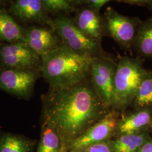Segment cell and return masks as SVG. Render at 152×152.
<instances>
[{
  "label": "cell",
  "mask_w": 152,
  "mask_h": 152,
  "mask_svg": "<svg viewBox=\"0 0 152 152\" xmlns=\"http://www.w3.org/2000/svg\"><path fill=\"white\" fill-rule=\"evenodd\" d=\"M41 100L42 122L54 129L68 144L112 110L99 96L90 76L72 86L49 88Z\"/></svg>",
  "instance_id": "obj_1"
},
{
  "label": "cell",
  "mask_w": 152,
  "mask_h": 152,
  "mask_svg": "<svg viewBox=\"0 0 152 152\" xmlns=\"http://www.w3.org/2000/svg\"><path fill=\"white\" fill-rule=\"evenodd\" d=\"M92 58L61 45L41 57L40 71L49 88L73 85L90 76Z\"/></svg>",
  "instance_id": "obj_2"
},
{
  "label": "cell",
  "mask_w": 152,
  "mask_h": 152,
  "mask_svg": "<svg viewBox=\"0 0 152 152\" xmlns=\"http://www.w3.org/2000/svg\"><path fill=\"white\" fill-rule=\"evenodd\" d=\"M146 72L138 59L128 56L120 59L115 72L113 109L118 112L123 110L132 103Z\"/></svg>",
  "instance_id": "obj_3"
},
{
  "label": "cell",
  "mask_w": 152,
  "mask_h": 152,
  "mask_svg": "<svg viewBox=\"0 0 152 152\" xmlns=\"http://www.w3.org/2000/svg\"><path fill=\"white\" fill-rule=\"evenodd\" d=\"M48 26L54 30L63 45L77 53L92 58L105 56L101 42L89 38L82 32L70 16L51 18Z\"/></svg>",
  "instance_id": "obj_4"
},
{
  "label": "cell",
  "mask_w": 152,
  "mask_h": 152,
  "mask_svg": "<svg viewBox=\"0 0 152 152\" xmlns=\"http://www.w3.org/2000/svg\"><path fill=\"white\" fill-rule=\"evenodd\" d=\"M104 34L107 35L123 49L133 46L136 33L141 22L138 18L126 16L110 6L103 16Z\"/></svg>",
  "instance_id": "obj_5"
},
{
  "label": "cell",
  "mask_w": 152,
  "mask_h": 152,
  "mask_svg": "<svg viewBox=\"0 0 152 152\" xmlns=\"http://www.w3.org/2000/svg\"><path fill=\"white\" fill-rule=\"evenodd\" d=\"M41 76L39 69L0 68V90L28 100L32 96L36 83Z\"/></svg>",
  "instance_id": "obj_6"
},
{
  "label": "cell",
  "mask_w": 152,
  "mask_h": 152,
  "mask_svg": "<svg viewBox=\"0 0 152 152\" xmlns=\"http://www.w3.org/2000/svg\"><path fill=\"white\" fill-rule=\"evenodd\" d=\"M117 64L110 57L104 56L92 60L90 76L100 98L113 109L114 97V77Z\"/></svg>",
  "instance_id": "obj_7"
},
{
  "label": "cell",
  "mask_w": 152,
  "mask_h": 152,
  "mask_svg": "<svg viewBox=\"0 0 152 152\" xmlns=\"http://www.w3.org/2000/svg\"><path fill=\"white\" fill-rule=\"evenodd\" d=\"M41 58L23 42L0 44V68L39 69Z\"/></svg>",
  "instance_id": "obj_8"
},
{
  "label": "cell",
  "mask_w": 152,
  "mask_h": 152,
  "mask_svg": "<svg viewBox=\"0 0 152 152\" xmlns=\"http://www.w3.org/2000/svg\"><path fill=\"white\" fill-rule=\"evenodd\" d=\"M119 112L112 109L75 140L68 143L69 152L84 149L95 143L107 141L116 130Z\"/></svg>",
  "instance_id": "obj_9"
},
{
  "label": "cell",
  "mask_w": 152,
  "mask_h": 152,
  "mask_svg": "<svg viewBox=\"0 0 152 152\" xmlns=\"http://www.w3.org/2000/svg\"><path fill=\"white\" fill-rule=\"evenodd\" d=\"M22 42L41 58L62 45L54 30L49 26H32L24 28Z\"/></svg>",
  "instance_id": "obj_10"
},
{
  "label": "cell",
  "mask_w": 152,
  "mask_h": 152,
  "mask_svg": "<svg viewBox=\"0 0 152 152\" xmlns=\"http://www.w3.org/2000/svg\"><path fill=\"white\" fill-rule=\"evenodd\" d=\"M9 12L20 21L48 26L51 18L44 9L41 0H16L11 1Z\"/></svg>",
  "instance_id": "obj_11"
},
{
  "label": "cell",
  "mask_w": 152,
  "mask_h": 152,
  "mask_svg": "<svg viewBox=\"0 0 152 152\" xmlns=\"http://www.w3.org/2000/svg\"><path fill=\"white\" fill-rule=\"evenodd\" d=\"M72 19L76 27L82 32L89 38L101 42L105 34L103 16L100 13L82 5L76 11Z\"/></svg>",
  "instance_id": "obj_12"
},
{
  "label": "cell",
  "mask_w": 152,
  "mask_h": 152,
  "mask_svg": "<svg viewBox=\"0 0 152 152\" xmlns=\"http://www.w3.org/2000/svg\"><path fill=\"white\" fill-rule=\"evenodd\" d=\"M152 115L149 110L143 109L119 118L116 131L120 135L138 134L141 129L152 122Z\"/></svg>",
  "instance_id": "obj_13"
},
{
  "label": "cell",
  "mask_w": 152,
  "mask_h": 152,
  "mask_svg": "<svg viewBox=\"0 0 152 152\" xmlns=\"http://www.w3.org/2000/svg\"><path fill=\"white\" fill-rule=\"evenodd\" d=\"M36 144L23 135L0 131V152H34Z\"/></svg>",
  "instance_id": "obj_14"
},
{
  "label": "cell",
  "mask_w": 152,
  "mask_h": 152,
  "mask_svg": "<svg viewBox=\"0 0 152 152\" xmlns=\"http://www.w3.org/2000/svg\"><path fill=\"white\" fill-rule=\"evenodd\" d=\"M36 152H69L68 144L50 126L42 122Z\"/></svg>",
  "instance_id": "obj_15"
},
{
  "label": "cell",
  "mask_w": 152,
  "mask_h": 152,
  "mask_svg": "<svg viewBox=\"0 0 152 152\" xmlns=\"http://www.w3.org/2000/svg\"><path fill=\"white\" fill-rule=\"evenodd\" d=\"M24 28L6 10L0 8V41L6 43L22 42Z\"/></svg>",
  "instance_id": "obj_16"
},
{
  "label": "cell",
  "mask_w": 152,
  "mask_h": 152,
  "mask_svg": "<svg viewBox=\"0 0 152 152\" xmlns=\"http://www.w3.org/2000/svg\"><path fill=\"white\" fill-rule=\"evenodd\" d=\"M133 46L137 52L143 56H152V19L141 22Z\"/></svg>",
  "instance_id": "obj_17"
},
{
  "label": "cell",
  "mask_w": 152,
  "mask_h": 152,
  "mask_svg": "<svg viewBox=\"0 0 152 152\" xmlns=\"http://www.w3.org/2000/svg\"><path fill=\"white\" fill-rule=\"evenodd\" d=\"M44 9L49 14L56 16H68L76 12L82 6V1L72 0H41Z\"/></svg>",
  "instance_id": "obj_18"
},
{
  "label": "cell",
  "mask_w": 152,
  "mask_h": 152,
  "mask_svg": "<svg viewBox=\"0 0 152 152\" xmlns=\"http://www.w3.org/2000/svg\"><path fill=\"white\" fill-rule=\"evenodd\" d=\"M145 134L122 135L113 143V152H137L147 141Z\"/></svg>",
  "instance_id": "obj_19"
},
{
  "label": "cell",
  "mask_w": 152,
  "mask_h": 152,
  "mask_svg": "<svg viewBox=\"0 0 152 152\" xmlns=\"http://www.w3.org/2000/svg\"><path fill=\"white\" fill-rule=\"evenodd\" d=\"M132 103L139 108L152 105V73L146 72L137 88Z\"/></svg>",
  "instance_id": "obj_20"
},
{
  "label": "cell",
  "mask_w": 152,
  "mask_h": 152,
  "mask_svg": "<svg viewBox=\"0 0 152 152\" xmlns=\"http://www.w3.org/2000/svg\"><path fill=\"white\" fill-rule=\"evenodd\" d=\"M113 143L103 141L90 145L84 149L86 152H113Z\"/></svg>",
  "instance_id": "obj_21"
},
{
  "label": "cell",
  "mask_w": 152,
  "mask_h": 152,
  "mask_svg": "<svg viewBox=\"0 0 152 152\" xmlns=\"http://www.w3.org/2000/svg\"><path fill=\"white\" fill-rule=\"evenodd\" d=\"M110 2L109 0H85L82 1V5L86 6L92 11L100 13L104 6Z\"/></svg>",
  "instance_id": "obj_22"
},
{
  "label": "cell",
  "mask_w": 152,
  "mask_h": 152,
  "mask_svg": "<svg viewBox=\"0 0 152 152\" xmlns=\"http://www.w3.org/2000/svg\"><path fill=\"white\" fill-rule=\"evenodd\" d=\"M119 2H122L127 4L133 5L144 6L147 5L148 1L144 0H126V1H120Z\"/></svg>",
  "instance_id": "obj_23"
},
{
  "label": "cell",
  "mask_w": 152,
  "mask_h": 152,
  "mask_svg": "<svg viewBox=\"0 0 152 152\" xmlns=\"http://www.w3.org/2000/svg\"><path fill=\"white\" fill-rule=\"evenodd\" d=\"M137 152H152V140L146 141Z\"/></svg>",
  "instance_id": "obj_24"
},
{
  "label": "cell",
  "mask_w": 152,
  "mask_h": 152,
  "mask_svg": "<svg viewBox=\"0 0 152 152\" xmlns=\"http://www.w3.org/2000/svg\"><path fill=\"white\" fill-rule=\"evenodd\" d=\"M11 1H0V8H5L6 6L9 3H11Z\"/></svg>",
  "instance_id": "obj_25"
},
{
  "label": "cell",
  "mask_w": 152,
  "mask_h": 152,
  "mask_svg": "<svg viewBox=\"0 0 152 152\" xmlns=\"http://www.w3.org/2000/svg\"><path fill=\"white\" fill-rule=\"evenodd\" d=\"M147 6L151 10H152V1H148Z\"/></svg>",
  "instance_id": "obj_26"
},
{
  "label": "cell",
  "mask_w": 152,
  "mask_h": 152,
  "mask_svg": "<svg viewBox=\"0 0 152 152\" xmlns=\"http://www.w3.org/2000/svg\"><path fill=\"white\" fill-rule=\"evenodd\" d=\"M69 152H86L85 149H77V150H74V151H71Z\"/></svg>",
  "instance_id": "obj_27"
},
{
  "label": "cell",
  "mask_w": 152,
  "mask_h": 152,
  "mask_svg": "<svg viewBox=\"0 0 152 152\" xmlns=\"http://www.w3.org/2000/svg\"><path fill=\"white\" fill-rule=\"evenodd\" d=\"M151 123H152V122H151Z\"/></svg>",
  "instance_id": "obj_28"
}]
</instances>
